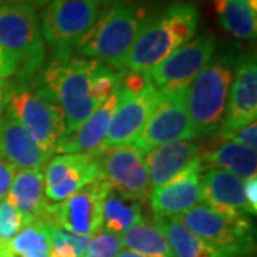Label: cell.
I'll return each instance as SVG.
<instances>
[{
    "instance_id": "d6986e66",
    "label": "cell",
    "mask_w": 257,
    "mask_h": 257,
    "mask_svg": "<svg viewBox=\"0 0 257 257\" xmlns=\"http://www.w3.org/2000/svg\"><path fill=\"white\" fill-rule=\"evenodd\" d=\"M119 103V87L93 111L87 119L73 132L64 133L57 142L55 153H97L103 149V143L109 130L110 120Z\"/></svg>"
},
{
    "instance_id": "e0dca14e",
    "label": "cell",
    "mask_w": 257,
    "mask_h": 257,
    "mask_svg": "<svg viewBox=\"0 0 257 257\" xmlns=\"http://www.w3.org/2000/svg\"><path fill=\"white\" fill-rule=\"evenodd\" d=\"M204 165H197L177 176L162 187L153 189L149 202L157 216H182L193 207L202 204V183L200 175Z\"/></svg>"
},
{
    "instance_id": "cb8c5ba5",
    "label": "cell",
    "mask_w": 257,
    "mask_h": 257,
    "mask_svg": "<svg viewBox=\"0 0 257 257\" xmlns=\"http://www.w3.org/2000/svg\"><path fill=\"white\" fill-rule=\"evenodd\" d=\"M146 203L139 200L111 187L103 203V221L101 227L104 231L121 234L132 226L143 220V210Z\"/></svg>"
},
{
    "instance_id": "8d00e7d4",
    "label": "cell",
    "mask_w": 257,
    "mask_h": 257,
    "mask_svg": "<svg viewBox=\"0 0 257 257\" xmlns=\"http://www.w3.org/2000/svg\"><path fill=\"white\" fill-rule=\"evenodd\" d=\"M96 3H99L100 6H103V5H107V3H113V2H119V0H94Z\"/></svg>"
},
{
    "instance_id": "7c38bea8",
    "label": "cell",
    "mask_w": 257,
    "mask_h": 257,
    "mask_svg": "<svg viewBox=\"0 0 257 257\" xmlns=\"http://www.w3.org/2000/svg\"><path fill=\"white\" fill-rule=\"evenodd\" d=\"M100 177L120 192L149 203L152 186L145 155L133 145L106 147L97 152Z\"/></svg>"
},
{
    "instance_id": "7a4b0ae2",
    "label": "cell",
    "mask_w": 257,
    "mask_h": 257,
    "mask_svg": "<svg viewBox=\"0 0 257 257\" xmlns=\"http://www.w3.org/2000/svg\"><path fill=\"white\" fill-rule=\"evenodd\" d=\"M200 12L192 2H177L152 15L124 59L123 72H149L179 47L190 42L197 30Z\"/></svg>"
},
{
    "instance_id": "83f0119b",
    "label": "cell",
    "mask_w": 257,
    "mask_h": 257,
    "mask_svg": "<svg viewBox=\"0 0 257 257\" xmlns=\"http://www.w3.org/2000/svg\"><path fill=\"white\" fill-rule=\"evenodd\" d=\"M90 237L50 226V257H83Z\"/></svg>"
},
{
    "instance_id": "4dcf8cb0",
    "label": "cell",
    "mask_w": 257,
    "mask_h": 257,
    "mask_svg": "<svg viewBox=\"0 0 257 257\" xmlns=\"http://www.w3.org/2000/svg\"><path fill=\"white\" fill-rule=\"evenodd\" d=\"M217 138L223 140L234 142L237 145L246 146L248 149L256 150L257 147V123L251 121L248 124L240 126L236 128H219L217 130Z\"/></svg>"
},
{
    "instance_id": "ffe728a7",
    "label": "cell",
    "mask_w": 257,
    "mask_h": 257,
    "mask_svg": "<svg viewBox=\"0 0 257 257\" xmlns=\"http://www.w3.org/2000/svg\"><path fill=\"white\" fill-rule=\"evenodd\" d=\"M0 157L20 170H43L52 155L39 146L6 111L0 117Z\"/></svg>"
},
{
    "instance_id": "7402d4cb",
    "label": "cell",
    "mask_w": 257,
    "mask_h": 257,
    "mask_svg": "<svg viewBox=\"0 0 257 257\" xmlns=\"http://www.w3.org/2000/svg\"><path fill=\"white\" fill-rule=\"evenodd\" d=\"M202 160L204 169L226 170L240 177L241 180L256 176V150L234 142L223 140L220 138L213 140L210 146L202 150Z\"/></svg>"
},
{
    "instance_id": "ab89813d",
    "label": "cell",
    "mask_w": 257,
    "mask_h": 257,
    "mask_svg": "<svg viewBox=\"0 0 257 257\" xmlns=\"http://www.w3.org/2000/svg\"><path fill=\"white\" fill-rule=\"evenodd\" d=\"M172 257H173V256H172Z\"/></svg>"
},
{
    "instance_id": "52a82bcc",
    "label": "cell",
    "mask_w": 257,
    "mask_h": 257,
    "mask_svg": "<svg viewBox=\"0 0 257 257\" xmlns=\"http://www.w3.org/2000/svg\"><path fill=\"white\" fill-rule=\"evenodd\" d=\"M194 236L230 257H241L254 248V233L247 216H231L199 204L177 217Z\"/></svg>"
},
{
    "instance_id": "3957f363",
    "label": "cell",
    "mask_w": 257,
    "mask_h": 257,
    "mask_svg": "<svg viewBox=\"0 0 257 257\" xmlns=\"http://www.w3.org/2000/svg\"><path fill=\"white\" fill-rule=\"evenodd\" d=\"M106 67L94 59H56L42 77L40 89L62 107L66 133L73 132L104 101L93 90L94 82Z\"/></svg>"
},
{
    "instance_id": "1f68e13d",
    "label": "cell",
    "mask_w": 257,
    "mask_h": 257,
    "mask_svg": "<svg viewBox=\"0 0 257 257\" xmlns=\"http://www.w3.org/2000/svg\"><path fill=\"white\" fill-rule=\"evenodd\" d=\"M18 167L0 157V200H6L13 183Z\"/></svg>"
},
{
    "instance_id": "9a60e30c",
    "label": "cell",
    "mask_w": 257,
    "mask_h": 257,
    "mask_svg": "<svg viewBox=\"0 0 257 257\" xmlns=\"http://www.w3.org/2000/svg\"><path fill=\"white\" fill-rule=\"evenodd\" d=\"M257 119V63L256 56L237 59L230 84L224 117L219 128H236Z\"/></svg>"
},
{
    "instance_id": "5b68a950",
    "label": "cell",
    "mask_w": 257,
    "mask_h": 257,
    "mask_svg": "<svg viewBox=\"0 0 257 257\" xmlns=\"http://www.w3.org/2000/svg\"><path fill=\"white\" fill-rule=\"evenodd\" d=\"M236 63L233 50L213 56L189 84L186 107L197 138L216 135L220 127Z\"/></svg>"
},
{
    "instance_id": "ba28073f",
    "label": "cell",
    "mask_w": 257,
    "mask_h": 257,
    "mask_svg": "<svg viewBox=\"0 0 257 257\" xmlns=\"http://www.w3.org/2000/svg\"><path fill=\"white\" fill-rule=\"evenodd\" d=\"M159 93L156 107L133 143L143 155L165 143L197 138L186 107L187 87L179 90H159Z\"/></svg>"
},
{
    "instance_id": "f546056e",
    "label": "cell",
    "mask_w": 257,
    "mask_h": 257,
    "mask_svg": "<svg viewBox=\"0 0 257 257\" xmlns=\"http://www.w3.org/2000/svg\"><path fill=\"white\" fill-rule=\"evenodd\" d=\"M26 220L8 200H0V244H10Z\"/></svg>"
},
{
    "instance_id": "d4e9b609",
    "label": "cell",
    "mask_w": 257,
    "mask_h": 257,
    "mask_svg": "<svg viewBox=\"0 0 257 257\" xmlns=\"http://www.w3.org/2000/svg\"><path fill=\"white\" fill-rule=\"evenodd\" d=\"M211 3L226 32L244 40L256 37V10L244 0H211Z\"/></svg>"
},
{
    "instance_id": "f1b7e54d",
    "label": "cell",
    "mask_w": 257,
    "mask_h": 257,
    "mask_svg": "<svg viewBox=\"0 0 257 257\" xmlns=\"http://www.w3.org/2000/svg\"><path fill=\"white\" fill-rule=\"evenodd\" d=\"M123 243L120 234L99 230L94 233L83 257H116L121 251Z\"/></svg>"
},
{
    "instance_id": "9c48e42d",
    "label": "cell",
    "mask_w": 257,
    "mask_h": 257,
    "mask_svg": "<svg viewBox=\"0 0 257 257\" xmlns=\"http://www.w3.org/2000/svg\"><path fill=\"white\" fill-rule=\"evenodd\" d=\"M101 6L94 0H52L43 13V39L57 52V59L69 57L70 47L92 28Z\"/></svg>"
},
{
    "instance_id": "e575fe53",
    "label": "cell",
    "mask_w": 257,
    "mask_h": 257,
    "mask_svg": "<svg viewBox=\"0 0 257 257\" xmlns=\"http://www.w3.org/2000/svg\"><path fill=\"white\" fill-rule=\"evenodd\" d=\"M6 89H5V80L0 82V117L3 116V109H5V104H6Z\"/></svg>"
},
{
    "instance_id": "836d02e7",
    "label": "cell",
    "mask_w": 257,
    "mask_h": 257,
    "mask_svg": "<svg viewBox=\"0 0 257 257\" xmlns=\"http://www.w3.org/2000/svg\"><path fill=\"white\" fill-rule=\"evenodd\" d=\"M49 0H0V6L5 5H29L32 8H40Z\"/></svg>"
},
{
    "instance_id": "44dd1931",
    "label": "cell",
    "mask_w": 257,
    "mask_h": 257,
    "mask_svg": "<svg viewBox=\"0 0 257 257\" xmlns=\"http://www.w3.org/2000/svg\"><path fill=\"white\" fill-rule=\"evenodd\" d=\"M6 200L29 221H43L50 226V203L45 196L43 170H19Z\"/></svg>"
},
{
    "instance_id": "2e32d148",
    "label": "cell",
    "mask_w": 257,
    "mask_h": 257,
    "mask_svg": "<svg viewBox=\"0 0 257 257\" xmlns=\"http://www.w3.org/2000/svg\"><path fill=\"white\" fill-rule=\"evenodd\" d=\"M152 190L172 182L194 166L202 165V147L193 140H176L145 155Z\"/></svg>"
},
{
    "instance_id": "f35d334b",
    "label": "cell",
    "mask_w": 257,
    "mask_h": 257,
    "mask_svg": "<svg viewBox=\"0 0 257 257\" xmlns=\"http://www.w3.org/2000/svg\"><path fill=\"white\" fill-rule=\"evenodd\" d=\"M3 62H2V59H0V82H3Z\"/></svg>"
},
{
    "instance_id": "d6a6232c",
    "label": "cell",
    "mask_w": 257,
    "mask_h": 257,
    "mask_svg": "<svg viewBox=\"0 0 257 257\" xmlns=\"http://www.w3.org/2000/svg\"><path fill=\"white\" fill-rule=\"evenodd\" d=\"M244 194L247 199L251 211L256 214L257 211V175L251 176L244 180Z\"/></svg>"
},
{
    "instance_id": "d590c367",
    "label": "cell",
    "mask_w": 257,
    "mask_h": 257,
    "mask_svg": "<svg viewBox=\"0 0 257 257\" xmlns=\"http://www.w3.org/2000/svg\"><path fill=\"white\" fill-rule=\"evenodd\" d=\"M116 257H143V256H140V254L135 253V251H130V250H121Z\"/></svg>"
},
{
    "instance_id": "484cf974",
    "label": "cell",
    "mask_w": 257,
    "mask_h": 257,
    "mask_svg": "<svg viewBox=\"0 0 257 257\" xmlns=\"http://www.w3.org/2000/svg\"><path fill=\"white\" fill-rule=\"evenodd\" d=\"M123 246L143 257H172L165 234L156 223L142 220L120 234Z\"/></svg>"
},
{
    "instance_id": "ac0fdd59",
    "label": "cell",
    "mask_w": 257,
    "mask_h": 257,
    "mask_svg": "<svg viewBox=\"0 0 257 257\" xmlns=\"http://www.w3.org/2000/svg\"><path fill=\"white\" fill-rule=\"evenodd\" d=\"M203 204L231 216H254L244 194V180L226 170L207 169L200 175Z\"/></svg>"
},
{
    "instance_id": "277c9868",
    "label": "cell",
    "mask_w": 257,
    "mask_h": 257,
    "mask_svg": "<svg viewBox=\"0 0 257 257\" xmlns=\"http://www.w3.org/2000/svg\"><path fill=\"white\" fill-rule=\"evenodd\" d=\"M46 45L35 8L29 5L0 6V59L3 77L16 74L28 80L42 67Z\"/></svg>"
},
{
    "instance_id": "5bb4252c",
    "label": "cell",
    "mask_w": 257,
    "mask_h": 257,
    "mask_svg": "<svg viewBox=\"0 0 257 257\" xmlns=\"http://www.w3.org/2000/svg\"><path fill=\"white\" fill-rule=\"evenodd\" d=\"M159 96L160 93L153 84L138 94L119 89V103L110 120L103 149L133 145L156 107Z\"/></svg>"
},
{
    "instance_id": "8fae6325",
    "label": "cell",
    "mask_w": 257,
    "mask_h": 257,
    "mask_svg": "<svg viewBox=\"0 0 257 257\" xmlns=\"http://www.w3.org/2000/svg\"><path fill=\"white\" fill-rule=\"evenodd\" d=\"M216 37L202 35L179 47L163 62L150 69L147 74L157 90L186 89L193 79L200 73L216 52Z\"/></svg>"
},
{
    "instance_id": "603a6c76",
    "label": "cell",
    "mask_w": 257,
    "mask_h": 257,
    "mask_svg": "<svg viewBox=\"0 0 257 257\" xmlns=\"http://www.w3.org/2000/svg\"><path fill=\"white\" fill-rule=\"evenodd\" d=\"M153 221L165 234L173 257H230L194 236L176 216H157Z\"/></svg>"
},
{
    "instance_id": "4fadbf2b",
    "label": "cell",
    "mask_w": 257,
    "mask_h": 257,
    "mask_svg": "<svg viewBox=\"0 0 257 257\" xmlns=\"http://www.w3.org/2000/svg\"><path fill=\"white\" fill-rule=\"evenodd\" d=\"M100 179L97 153H67L50 157L43 169L45 196L59 203Z\"/></svg>"
},
{
    "instance_id": "4316f807",
    "label": "cell",
    "mask_w": 257,
    "mask_h": 257,
    "mask_svg": "<svg viewBox=\"0 0 257 257\" xmlns=\"http://www.w3.org/2000/svg\"><path fill=\"white\" fill-rule=\"evenodd\" d=\"M15 257H50V226L43 221H29L10 241Z\"/></svg>"
},
{
    "instance_id": "30bf717a",
    "label": "cell",
    "mask_w": 257,
    "mask_h": 257,
    "mask_svg": "<svg viewBox=\"0 0 257 257\" xmlns=\"http://www.w3.org/2000/svg\"><path fill=\"white\" fill-rule=\"evenodd\" d=\"M110 189L100 177L63 202L50 203V224L79 236H93L101 229L103 203Z\"/></svg>"
},
{
    "instance_id": "6da1fadb",
    "label": "cell",
    "mask_w": 257,
    "mask_h": 257,
    "mask_svg": "<svg viewBox=\"0 0 257 257\" xmlns=\"http://www.w3.org/2000/svg\"><path fill=\"white\" fill-rule=\"evenodd\" d=\"M150 16L143 3L113 2L76 42L74 50L86 59L107 63L111 70L123 72L124 59Z\"/></svg>"
},
{
    "instance_id": "8992f818",
    "label": "cell",
    "mask_w": 257,
    "mask_h": 257,
    "mask_svg": "<svg viewBox=\"0 0 257 257\" xmlns=\"http://www.w3.org/2000/svg\"><path fill=\"white\" fill-rule=\"evenodd\" d=\"M6 111L49 155H55L57 142L66 133L62 107L40 87L15 89L6 96Z\"/></svg>"
},
{
    "instance_id": "74e56055",
    "label": "cell",
    "mask_w": 257,
    "mask_h": 257,
    "mask_svg": "<svg viewBox=\"0 0 257 257\" xmlns=\"http://www.w3.org/2000/svg\"><path fill=\"white\" fill-rule=\"evenodd\" d=\"M244 2H246L247 5H250V6H251L253 9L256 10V8H257V0H244Z\"/></svg>"
}]
</instances>
